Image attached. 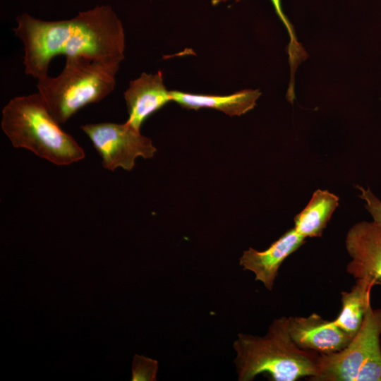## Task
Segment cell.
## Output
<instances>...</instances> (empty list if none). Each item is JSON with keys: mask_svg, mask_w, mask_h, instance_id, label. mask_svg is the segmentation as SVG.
<instances>
[{"mask_svg": "<svg viewBox=\"0 0 381 381\" xmlns=\"http://www.w3.org/2000/svg\"><path fill=\"white\" fill-rule=\"evenodd\" d=\"M16 23L13 31L23 44L25 73L37 80L48 75L50 61L59 55L118 63L124 59V29L109 6H97L73 18L55 21L23 13Z\"/></svg>", "mask_w": 381, "mask_h": 381, "instance_id": "cell-1", "label": "cell"}, {"mask_svg": "<svg viewBox=\"0 0 381 381\" xmlns=\"http://www.w3.org/2000/svg\"><path fill=\"white\" fill-rule=\"evenodd\" d=\"M233 346L239 381L253 380L262 373L274 381H295L318 372L319 353L295 344L286 317L274 320L264 337L239 333Z\"/></svg>", "mask_w": 381, "mask_h": 381, "instance_id": "cell-2", "label": "cell"}, {"mask_svg": "<svg viewBox=\"0 0 381 381\" xmlns=\"http://www.w3.org/2000/svg\"><path fill=\"white\" fill-rule=\"evenodd\" d=\"M59 124L38 92L13 97L2 109L1 128L13 147L59 166L83 159V149Z\"/></svg>", "mask_w": 381, "mask_h": 381, "instance_id": "cell-3", "label": "cell"}, {"mask_svg": "<svg viewBox=\"0 0 381 381\" xmlns=\"http://www.w3.org/2000/svg\"><path fill=\"white\" fill-rule=\"evenodd\" d=\"M56 77L37 80V92L52 116L61 124L83 107L109 95L116 83L121 63L83 56L66 58Z\"/></svg>", "mask_w": 381, "mask_h": 381, "instance_id": "cell-4", "label": "cell"}, {"mask_svg": "<svg viewBox=\"0 0 381 381\" xmlns=\"http://www.w3.org/2000/svg\"><path fill=\"white\" fill-rule=\"evenodd\" d=\"M381 309H367L359 332L341 351L319 354L313 381H381Z\"/></svg>", "mask_w": 381, "mask_h": 381, "instance_id": "cell-5", "label": "cell"}, {"mask_svg": "<svg viewBox=\"0 0 381 381\" xmlns=\"http://www.w3.org/2000/svg\"><path fill=\"white\" fill-rule=\"evenodd\" d=\"M102 157L104 168L131 170L138 157L151 158L157 151L150 138L126 122L88 123L80 127Z\"/></svg>", "mask_w": 381, "mask_h": 381, "instance_id": "cell-6", "label": "cell"}, {"mask_svg": "<svg viewBox=\"0 0 381 381\" xmlns=\"http://www.w3.org/2000/svg\"><path fill=\"white\" fill-rule=\"evenodd\" d=\"M346 248L351 258L346 272L356 279L374 286L381 282V224L363 221L353 225L346 238Z\"/></svg>", "mask_w": 381, "mask_h": 381, "instance_id": "cell-7", "label": "cell"}, {"mask_svg": "<svg viewBox=\"0 0 381 381\" xmlns=\"http://www.w3.org/2000/svg\"><path fill=\"white\" fill-rule=\"evenodd\" d=\"M287 323L290 336L298 346L319 354L341 351L353 339L334 320H325L315 313L306 317H289Z\"/></svg>", "mask_w": 381, "mask_h": 381, "instance_id": "cell-8", "label": "cell"}, {"mask_svg": "<svg viewBox=\"0 0 381 381\" xmlns=\"http://www.w3.org/2000/svg\"><path fill=\"white\" fill-rule=\"evenodd\" d=\"M306 238L294 228L290 229L263 251L252 248L245 250L239 260L240 265L244 270L253 272L256 281L272 290L279 267L288 256L305 243Z\"/></svg>", "mask_w": 381, "mask_h": 381, "instance_id": "cell-9", "label": "cell"}, {"mask_svg": "<svg viewBox=\"0 0 381 381\" xmlns=\"http://www.w3.org/2000/svg\"><path fill=\"white\" fill-rule=\"evenodd\" d=\"M123 95L128 114L126 123L137 131L150 115L172 101L160 71L155 74L143 73L129 83Z\"/></svg>", "mask_w": 381, "mask_h": 381, "instance_id": "cell-10", "label": "cell"}, {"mask_svg": "<svg viewBox=\"0 0 381 381\" xmlns=\"http://www.w3.org/2000/svg\"><path fill=\"white\" fill-rule=\"evenodd\" d=\"M172 101L182 107L198 110L214 109L230 116H241L253 109L261 95L258 89H246L229 95L193 94L179 90L170 91Z\"/></svg>", "mask_w": 381, "mask_h": 381, "instance_id": "cell-11", "label": "cell"}, {"mask_svg": "<svg viewBox=\"0 0 381 381\" xmlns=\"http://www.w3.org/2000/svg\"><path fill=\"white\" fill-rule=\"evenodd\" d=\"M338 206L339 197L327 190H317L306 207L294 217V228L305 238L320 237Z\"/></svg>", "mask_w": 381, "mask_h": 381, "instance_id": "cell-12", "label": "cell"}, {"mask_svg": "<svg viewBox=\"0 0 381 381\" xmlns=\"http://www.w3.org/2000/svg\"><path fill=\"white\" fill-rule=\"evenodd\" d=\"M374 286L363 279H356L349 291L341 293V309L334 322L353 338L361 329L367 309L370 306V292Z\"/></svg>", "mask_w": 381, "mask_h": 381, "instance_id": "cell-13", "label": "cell"}, {"mask_svg": "<svg viewBox=\"0 0 381 381\" xmlns=\"http://www.w3.org/2000/svg\"><path fill=\"white\" fill-rule=\"evenodd\" d=\"M158 363L156 360L135 354L132 365L133 381L157 380Z\"/></svg>", "mask_w": 381, "mask_h": 381, "instance_id": "cell-14", "label": "cell"}, {"mask_svg": "<svg viewBox=\"0 0 381 381\" xmlns=\"http://www.w3.org/2000/svg\"><path fill=\"white\" fill-rule=\"evenodd\" d=\"M360 190L359 197L364 201V206L373 220L381 224V200L373 193L370 187L356 186Z\"/></svg>", "mask_w": 381, "mask_h": 381, "instance_id": "cell-15", "label": "cell"}, {"mask_svg": "<svg viewBox=\"0 0 381 381\" xmlns=\"http://www.w3.org/2000/svg\"><path fill=\"white\" fill-rule=\"evenodd\" d=\"M226 1L227 0H214L213 3H218L220 1ZM240 1L241 0H235L236 2H238ZM270 1L274 6L277 15L287 30L289 37V43L288 44V47L291 49H297L300 46V43L297 41L293 25L290 23L288 18L286 16L283 11L282 0H270Z\"/></svg>", "mask_w": 381, "mask_h": 381, "instance_id": "cell-16", "label": "cell"}, {"mask_svg": "<svg viewBox=\"0 0 381 381\" xmlns=\"http://www.w3.org/2000/svg\"><path fill=\"white\" fill-rule=\"evenodd\" d=\"M379 285H380V286H381V282H380L379 283Z\"/></svg>", "mask_w": 381, "mask_h": 381, "instance_id": "cell-17", "label": "cell"}]
</instances>
